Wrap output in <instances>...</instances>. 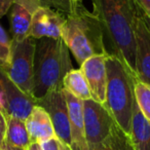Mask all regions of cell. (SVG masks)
Listing matches in <instances>:
<instances>
[{"label": "cell", "mask_w": 150, "mask_h": 150, "mask_svg": "<svg viewBox=\"0 0 150 150\" xmlns=\"http://www.w3.org/2000/svg\"><path fill=\"white\" fill-rule=\"evenodd\" d=\"M108 54L118 58L136 77L135 24L142 13L136 0H91Z\"/></svg>", "instance_id": "cell-1"}, {"label": "cell", "mask_w": 150, "mask_h": 150, "mask_svg": "<svg viewBox=\"0 0 150 150\" xmlns=\"http://www.w3.org/2000/svg\"><path fill=\"white\" fill-rule=\"evenodd\" d=\"M107 54H96L80 65V70L83 73L91 91V96L94 101L104 104L106 100L107 88Z\"/></svg>", "instance_id": "cell-9"}, {"label": "cell", "mask_w": 150, "mask_h": 150, "mask_svg": "<svg viewBox=\"0 0 150 150\" xmlns=\"http://www.w3.org/2000/svg\"><path fill=\"white\" fill-rule=\"evenodd\" d=\"M63 88L82 101L92 99L88 81L80 69H72L65 75Z\"/></svg>", "instance_id": "cell-18"}, {"label": "cell", "mask_w": 150, "mask_h": 150, "mask_svg": "<svg viewBox=\"0 0 150 150\" xmlns=\"http://www.w3.org/2000/svg\"><path fill=\"white\" fill-rule=\"evenodd\" d=\"M66 16L47 6H40L32 16L30 37L40 39L43 37L58 39L62 36L63 25Z\"/></svg>", "instance_id": "cell-10"}, {"label": "cell", "mask_w": 150, "mask_h": 150, "mask_svg": "<svg viewBox=\"0 0 150 150\" xmlns=\"http://www.w3.org/2000/svg\"><path fill=\"white\" fill-rule=\"evenodd\" d=\"M107 88L104 105L112 118L129 136L135 104L133 78L135 77L118 58L108 54L106 58Z\"/></svg>", "instance_id": "cell-4"}, {"label": "cell", "mask_w": 150, "mask_h": 150, "mask_svg": "<svg viewBox=\"0 0 150 150\" xmlns=\"http://www.w3.org/2000/svg\"><path fill=\"white\" fill-rule=\"evenodd\" d=\"M65 97L68 107L69 121L71 129V150H86L88 148L83 123V105L82 100L76 98L65 91Z\"/></svg>", "instance_id": "cell-12"}, {"label": "cell", "mask_w": 150, "mask_h": 150, "mask_svg": "<svg viewBox=\"0 0 150 150\" xmlns=\"http://www.w3.org/2000/svg\"><path fill=\"white\" fill-rule=\"evenodd\" d=\"M27 150H42V149H41V147H40L39 143H37V142H34V143L30 144Z\"/></svg>", "instance_id": "cell-27"}, {"label": "cell", "mask_w": 150, "mask_h": 150, "mask_svg": "<svg viewBox=\"0 0 150 150\" xmlns=\"http://www.w3.org/2000/svg\"><path fill=\"white\" fill-rule=\"evenodd\" d=\"M82 105L86 144L88 146L95 145L108 137L115 121L110 112L101 103L88 99L82 101Z\"/></svg>", "instance_id": "cell-6"}, {"label": "cell", "mask_w": 150, "mask_h": 150, "mask_svg": "<svg viewBox=\"0 0 150 150\" xmlns=\"http://www.w3.org/2000/svg\"><path fill=\"white\" fill-rule=\"evenodd\" d=\"M135 46L136 78L150 86V30L142 13L136 20Z\"/></svg>", "instance_id": "cell-11"}, {"label": "cell", "mask_w": 150, "mask_h": 150, "mask_svg": "<svg viewBox=\"0 0 150 150\" xmlns=\"http://www.w3.org/2000/svg\"><path fill=\"white\" fill-rule=\"evenodd\" d=\"M69 48L62 38L36 39L32 96L39 100L48 92L63 90L65 75L72 70Z\"/></svg>", "instance_id": "cell-2"}, {"label": "cell", "mask_w": 150, "mask_h": 150, "mask_svg": "<svg viewBox=\"0 0 150 150\" xmlns=\"http://www.w3.org/2000/svg\"><path fill=\"white\" fill-rule=\"evenodd\" d=\"M11 9V30L13 34L11 40L23 41L30 37L33 13L18 3H13Z\"/></svg>", "instance_id": "cell-15"}, {"label": "cell", "mask_w": 150, "mask_h": 150, "mask_svg": "<svg viewBox=\"0 0 150 150\" xmlns=\"http://www.w3.org/2000/svg\"><path fill=\"white\" fill-rule=\"evenodd\" d=\"M129 138L135 150H150V122L142 114L135 100Z\"/></svg>", "instance_id": "cell-14"}, {"label": "cell", "mask_w": 150, "mask_h": 150, "mask_svg": "<svg viewBox=\"0 0 150 150\" xmlns=\"http://www.w3.org/2000/svg\"><path fill=\"white\" fill-rule=\"evenodd\" d=\"M72 1H75V2H82V0H72Z\"/></svg>", "instance_id": "cell-30"}, {"label": "cell", "mask_w": 150, "mask_h": 150, "mask_svg": "<svg viewBox=\"0 0 150 150\" xmlns=\"http://www.w3.org/2000/svg\"><path fill=\"white\" fill-rule=\"evenodd\" d=\"M11 52V39L0 25V68L4 69L9 64Z\"/></svg>", "instance_id": "cell-21"}, {"label": "cell", "mask_w": 150, "mask_h": 150, "mask_svg": "<svg viewBox=\"0 0 150 150\" xmlns=\"http://www.w3.org/2000/svg\"><path fill=\"white\" fill-rule=\"evenodd\" d=\"M86 150H135V147L129 136L114 122L106 139L98 144L88 146Z\"/></svg>", "instance_id": "cell-17"}, {"label": "cell", "mask_w": 150, "mask_h": 150, "mask_svg": "<svg viewBox=\"0 0 150 150\" xmlns=\"http://www.w3.org/2000/svg\"><path fill=\"white\" fill-rule=\"evenodd\" d=\"M62 150H71V149H70V147H69L68 145H65V144H63Z\"/></svg>", "instance_id": "cell-29"}, {"label": "cell", "mask_w": 150, "mask_h": 150, "mask_svg": "<svg viewBox=\"0 0 150 150\" xmlns=\"http://www.w3.org/2000/svg\"><path fill=\"white\" fill-rule=\"evenodd\" d=\"M136 2L141 9L142 16L150 19V0H136Z\"/></svg>", "instance_id": "cell-23"}, {"label": "cell", "mask_w": 150, "mask_h": 150, "mask_svg": "<svg viewBox=\"0 0 150 150\" xmlns=\"http://www.w3.org/2000/svg\"><path fill=\"white\" fill-rule=\"evenodd\" d=\"M36 105L42 107L50 115L56 137L65 145L70 146L71 129L64 88L48 92L41 99L36 100Z\"/></svg>", "instance_id": "cell-7"}, {"label": "cell", "mask_w": 150, "mask_h": 150, "mask_svg": "<svg viewBox=\"0 0 150 150\" xmlns=\"http://www.w3.org/2000/svg\"><path fill=\"white\" fill-rule=\"evenodd\" d=\"M25 123L31 143H39L50 138L56 137L50 115L42 107L38 105L34 106L32 112L25 120Z\"/></svg>", "instance_id": "cell-13"}, {"label": "cell", "mask_w": 150, "mask_h": 150, "mask_svg": "<svg viewBox=\"0 0 150 150\" xmlns=\"http://www.w3.org/2000/svg\"><path fill=\"white\" fill-rule=\"evenodd\" d=\"M0 86L3 94V113L25 121L36 105L33 97L25 94L0 68Z\"/></svg>", "instance_id": "cell-8"}, {"label": "cell", "mask_w": 150, "mask_h": 150, "mask_svg": "<svg viewBox=\"0 0 150 150\" xmlns=\"http://www.w3.org/2000/svg\"><path fill=\"white\" fill-rule=\"evenodd\" d=\"M42 150H62L63 144L57 137L50 138L47 140L39 142Z\"/></svg>", "instance_id": "cell-22"}, {"label": "cell", "mask_w": 150, "mask_h": 150, "mask_svg": "<svg viewBox=\"0 0 150 150\" xmlns=\"http://www.w3.org/2000/svg\"><path fill=\"white\" fill-rule=\"evenodd\" d=\"M61 38L79 65L93 56L108 54L100 22L83 3L66 16Z\"/></svg>", "instance_id": "cell-3"}, {"label": "cell", "mask_w": 150, "mask_h": 150, "mask_svg": "<svg viewBox=\"0 0 150 150\" xmlns=\"http://www.w3.org/2000/svg\"><path fill=\"white\" fill-rule=\"evenodd\" d=\"M13 2L26 7L31 13H34L40 6H47L60 11L65 16L72 13L76 6L81 3L75 2L72 0H13Z\"/></svg>", "instance_id": "cell-19"}, {"label": "cell", "mask_w": 150, "mask_h": 150, "mask_svg": "<svg viewBox=\"0 0 150 150\" xmlns=\"http://www.w3.org/2000/svg\"><path fill=\"white\" fill-rule=\"evenodd\" d=\"M0 111H1V112H2V109H1V106H0Z\"/></svg>", "instance_id": "cell-31"}, {"label": "cell", "mask_w": 150, "mask_h": 150, "mask_svg": "<svg viewBox=\"0 0 150 150\" xmlns=\"http://www.w3.org/2000/svg\"><path fill=\"white\" fill-rule=\"evenodd\" d=\"M5 133H6V119L4 113L0 111V145L4 142Z\"/></svg>", "instance_id": "cell-24"}, {"label": "cell", "mask_w": 150, "mask_h": 150, "mask_svg": "<svg viewBox=\"0 0 150 150\" xmlns=\"http://www.w3.org/2000/svg\"><path fill=\"white\" fill-rule=\"evenodd\" d=\"M36 39L26 38L23 41L11 40L9 64L2 69L9 79L25 94L32 96L33 90V63Z\"/></svg>", "instance_id": "cell-5"}, {"label": "cell", "mask_w": 150, "mask_h": 150, "mask_svg": "<svg viewBox=\"0 0 150 150\" xmlns=\"http://www.w3.org/2000/svg\"><path fill=\"white\" fill-rule=\"evenodd\" d=\"M6 119V133L4 142L15 147L28 149L31 144L26 123L24 120L13 116L5 115Z\"/></svg>", "instance_id": "cell-16"}, {"label": "cell", "mask_w": 150, "mask_h": 150, "mask_svg": "<svg viewBox=\"0 0 150 150\" xmlns=\"http://www.w3.org/2000/svg\"><path fill=\"white\" fill-rule=\"evenodd\" d=\"M0 150H27V149L15 147V146H11V145H9V144H7L6 142H3V143L0 145Z\"/></svg>", "instance_id": "cell-26"}, {"label": "cell", "mask_w": 150, "mask_h": 150, "mask_svg": "<svg viewBox=\"0 0 150 150\" xmlns=\"http://www.w3.org/2000/svg\"><path fill=\"white\" fill-rule=\"evenodd\" d=\"M142 18H143L144 22H145V24L147 25V27L149 28V30H150V19L149 18H145L144 16H142Z\"/></svg>", "instance_id": "cell-28"}, {"label": "cell", "mask_w": 150, "mask_h": 150, "mask_svg": "<svg viewBox=\"0 0 150 150\" xmlns=\"http://www.w3.org/2000/svg\"><path fill=\"white\" fill-rule=\"evenodd\" d=\"M135 100L142 114L150 122V86L141 80L133 78Z\"/></svg>", "instance_id": "cell-20"}, {"label": "cell", "mask_w": 150, "mask_h": 150, "mask_svg": "<svg viewBox=\"0 0 150 150\" xmlns=\"http://www.w3.org/2000/svg\"><path fill=\"white\" fill-rule=\"evenodd\" d=\"M13 4V0H0V19L6 15Z\"/></svg>", "instance_id": "cell-25"}]
</instances>
